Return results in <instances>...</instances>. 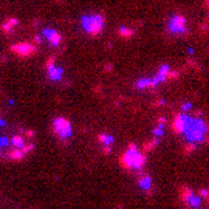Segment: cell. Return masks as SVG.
<instances>
[{
	"mask_svg": "<svg viewBox=\"0 0 209 209\" xmlns=\"http://www.w3.org/2000/svg\"><path fill=\"white\" fill-rule=\"evenodd\" d=\"M170 130L174 135L181 136V138L188 144V149L190 152L195 150L198 144L206 141L208 138V124L206 121L197 116H190L188 113L181 112L172 118L170 122Z\"/></svg>",
	"mask_w": 209,
	"mask_h": 209,
	"instance_id": "6da1fadb",
	"label": "cell"
},
{
	"mask_svg": "<svg viewBox=\"0 0 209 209\" xmlns=\"http://www.w3.org/2000/svg\"><path fill=\"white\" fill-rule=\"evenodd\" d=\"M34 132L20 130L19 133L12 135L10 138V146L5 152V160L8 161H22L34 150Z\"/></svg>",
	"mask_w": 209,
	"mask_h": 209,
	"instance_id": "7a4b0ae2",
	"label": "cell"
},
{
	"mask_svg": "<svg viewBox=\"0 0 209 209\" xmlns=\"http://www.w3.org/2000/svg\"><path fill=\"white\" fill-rule=\"evenodd\" d=\"M119 163L121 169H124L126 172H133V174H139L144 170L147 163V155L143 149H139L135 143H130L126 147V150L119 155Z\"/></svg>",
	"mask_w": 209,
	"mask_h": 209,
	"instance_id": "3957f363",
	"label": "cell"
},
{
	"mask_svg": "<svg viewBox=\"0 0 209 209\" xmlns=\"http://www.w3.org/2000/svg\"><path fill=\"white\" fill-rule=\"evenodd\" d=\"M178 197L184 209H206V200H203L197 190L188 184H181L178 188Z\"/></svg>",
	"mask_w": 209,
	"mask_h": 209,
	"instance_id": "277c9868",
	"label": "cell"
},
{
	"mask_svg": "<svg viewBox=\"0 0 209 209\" xmlns=\"http://www.w3.org/2000/svg\"><path fill=\"white\" fill-rule=\"evenodd\" d=\"M81 25L88 36L96 37L106 28V19L102 14H85L81 17Z\"/></svg>",
	"mask_w": 209,
	"mask_h": 209,
	"instance_id": "5b68a950",
	"label": "cell"
},
{
	"mask_svg": "<svg viewBox=\"0 0 209 209\" xmlns=\"http://www.w3.org/2000/svg\"><path fill=\"white\" fill-rule=\"evenodd\" d=\"M51 132L53 135L56 136L61 141H67V139L71 138L73 135V126H71V121L67 119L63 116H57L54 118L51 122Z\"/></svg>",
	"mask_w": 209,
	"mask_h": 209,
	"instance_id": "8992f818",
	"label": "cell"
},
{
	"mask_svg": "<svg viewBox=\"0 0 209 209\" xmlns=\"http://www.w3.org/2000/svg\"><path fill=\"white\" fill-rule=\"evenodd\" d=\"M167 31H169L170 34H178V36L188 33V20H186L181 14H174L169 19Z\"/></svg>",
	"mask_w": 209,
	"mask_h": 209,
	"instance_id": "52a82bcc",
	"label": "cell"
},
{
	"mask_svg": "<svg viewBox=\"0 0 209 209\" xmlns=\"http://www.w3.org/2000/svg\"><path fill=\"white\" fill-rule=\"evenodd\" d=\"M11 51L14 53L17 57L28 59V57H33L34 54L37 53V47L30 43V42H19V43L11 45Z\"/></svg>",
	"mask_w": 209,
	"mask_h": 209,
	"instance_id": "ba28073f",
	"label": "cell"
},
{
	"mask_svg": "<svg viewBox=\"0 0 209 209\" xmlns=\"http://www.w3.org/2000/svg\"><path fill=\"white\" fill-rule=\"evenodd\" d=\"M56 59L54 57H48V61H47V76H48V79L50 81H53V82H59V81L62 79V76H63V71H62V68H59L56 65Z\"/></svg>",
	"mask_w": 209,
	"mask_h": 209,
	"instance_id": "9c48e42d",
	"label": "cell"
},
{
	"mask_svg": "<svg viewBox=\"0 0 209 209\" xmlns=\"http://www.w3.org/2000/svg\"><path fill=\"white\" fill-rule=\"evenodd\" d=\"M136 184L138 188L146 194H152L153 190V178L150 174H146V172H139L138 178H136Z\"/></svg>",
	"mask_w": 209,
	"mask_h": 209,
	"instance_id": "30bf717a",
	"label": "cell"
},
{
	"mask_svg": "<svg viewBox=\"0 0 209 209\" xmlns=\"http://www.w3.org/2000/svg\"><path fill=\"white\" fill-rule=\"evenodd\" d=\"M98 143H99V146L102 147L104 152L110 153L113 144H115V136L108 135V133H101V135H98Z\"/></svg>",
	"mask_w": 209,
	"mask_h": 209,
	"instance_id": "8fae6325",
	"label": "cell"
},
{
	"mask_svg": "<svg viewBox=\"0 0 209 209\" xmlns=\"http://www.w3.org/2000/svg\"><path fill=\"white\" fill-rule=\"evenodd\" d=\"M42 34H43V37L47 39V42L51 45V47H59V43H61V34L57 33L56 30H53V28H45L42 31Z\"/></svg>",
	"mask_w": 209,
	"mask_h": 209,
	"instance_id": "7c38bea8",
	"label": "cell"
},
{
	"mask_svg": "<svg viewBox=\"0 0 209 209\" xmlns=\"http://www.w3.org/2000/svg\"><path fill=\"white\" fill-rule=\"evenodd\" d=\"M8 146H10V138L0 135V158L5 157V152L8 150Z\"/></svg>",
	"mask_w": 209,
	"mask_h": 209,
	"instance_id": "4fadbf2b",
	"label": "cell"
},
{
	"mask_svg": "<svg viewBox=\"0 0 209 209\" xmlns=\"http://www.w3.org/2000/svg\"><path fill=\"white\" fill-rule=\"evenodd\" d=\"M3 23H5V25H3V31H5V33H8V34H11V33H12V28H16L19 22H17L16 19H10V20L3 22Z\"/></svg>",
	"mask_w": 209,
	"mask_h": 209,
	"instance_id": "5bb4252c",
	"label": "cell"
},
{
	"mask_svg": "<svg viewBox=\"0 0 209 209\" xmlns=\"http://www.w3.org/2000/svg\"><path fill=\"white\" fill-rule=\"evenodd\" d=\"M118 33H119V36L121 37H132L133 36V31H132L130 28H127V26H121L119 30H118Z\"/></svg>",
	"mask_w": 209,
	"mask_h": 209,
	"instance_id": "9a60e30c",
	"label": "cell"
}]
</instances>
